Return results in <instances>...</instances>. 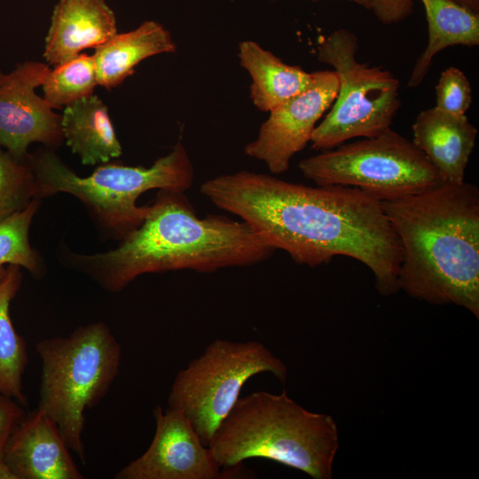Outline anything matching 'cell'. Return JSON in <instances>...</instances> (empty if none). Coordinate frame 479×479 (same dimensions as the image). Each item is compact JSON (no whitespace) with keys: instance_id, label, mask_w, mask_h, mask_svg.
Segmentation results:
<instances>
[{"instance_id":"cell-1","label":"cell","mask_w":479,"mask_h":479,"mask_svg":"<svg viewBox=\"0 0 479 479\" xmlns=\"http://www.w3.org/2000/svg\"><path fill=\"white\" fill-rule=\"evenodd\" d=\"M200 192L296 263L313 268L348 256L373 271L381 294L400 290L399 240L381 201L358 188L311 187L242 170L204 182Z\"/></svg>"},{"instance_id":"cell-2","label":"cell","mask_w":479,"mask_h":479,"mask_svg":"<svg viewBox=\"0 0 479 479\" xmlns=\"http://www.w3.org/2000/svg\"><path fill=\"white\" fill-rule=\"evenodd\" d=\"M274 252L244 221L224 215L200 218L184 192L159 190L142 224L116 248L90 255L71 254L69 261L114 293L145 273L178 270L210 273L251 266Z\"/></svg>"},{"instance_id":"cell-3","label":"cell","mask_w":479,"mask_h":479,"mask_svg":"<svg viewBox=\"0 0 479 479\" xmlns=\"http://www.w3.org/2000/svg\"><path fill=\"white\" fill-rule=\"evenodd\" d=\"M402 248L399 288L434 304L479 317V189L444 182L381 201Z\"/></svg>"},{"instance_id":"cell-4","label":"cell","mask_w":479,"mask_h":479,"mask_svg":"<svg viewBox=\"0 0 479 479\" xmlns=\"http://www.w3.org/2000/svg\"><path fill=\"white\" fill-rule=\"evenodd\" d=\"M338 446L334 418L304 409L286 390L240 397L208 444L215 459L224 468L250 458H263L301 470L313 479L333 477Z\"/></svg>"},{"instance_id":"cell-5","label":"cell","mask_w":479,"mask_h":479,"mask_svg":"<svg viewBox=\"0 0 479 479\" xmlns=\"http://www.w3.org/2000/svg\"><path fill=\"white\" fill-rule=\"evenodd\" d=\"M27 160L38 199L72 194L104 230L120 240L140 226L148 214L149 205L137 206L142 193L153 189L184 192L193 182V167L180 141L149 168L106 162L88 177L75 174L51 150L29 154Z\"/></svg>"},{"instance_id":"cell-6","label":"cell","mask_w":479,"mask_h":479,"mask_svg":"<svg viewBox=\"0 0 479 479\" xmlns=\"http://www.w3.org/2000/svg\"><path fill=\"white\" fill-rule=\"evenodd\" d=\"M38 409L58 426L69 450L85 463L84 412L97 406L120 370L122 349L102 322L77 327L67 337L41 340Z\"/></svg>"},{"instance_id":"cell-7","label":"cell","mask_w":479,"mask_h":479,"mask_svg":"<svg viewBox=\"0 0 479 479\" xmlns=\"http://www.w3.org/2000/svg\"><path fill=\"white\" fill-rule=\"evenodd\" d=\"M357 49L356 35L345 28L332 32L318 46V59L333 67L339 90L331 110L311 135L315 150L381 135L390 129L401 106L398 79L386 69L359 62Z\"/></svg>"},{"instance_id":"cell-8","label":"cell","mask_w":479,"mask_h":479,"mask_svg":"<svg viewBox=\"0 0 479 479\" xmlns=\"http://www.w3.org/2000/svg\"><path fill=\"white\" fill-rule=\"evenodd\" d=\"M299 169L317 185L358 188L380 201L420 193L444 183L413 142L391 128L303 159Z\"/></svg>"},{"instance_id":"cell-9","label":"cell","mask_w":479,"mask_h":479,"mask_svg":"<svg viewBox=\"0 0 479 479\" xmlns=\"http://www.w3.org/2000/svg\"><path fill=\"white\" fill-rule=\"evenodd\" d=\"M271 373L287 379L284 362L262 342L216 339L176 375L168 397L169 408L183 412L205 445L253 376Z\"/></svg>"},{"instance_id":"cell-10","label":"cell","mask_w":479,"mask_h":479,"mask_svg":"<svg viewBox=\"0 0 479 479\" xmlns=\"http://www.w3.org/2000/svg\"><path fill=\"white\" fill-rule=\"evenodd\" d=\"M156 429L148 449L123 467L116 479H221L247 475L242 464L224 468L215 459L185 414L153 410Z\"/></svg>"},{"instance_id":"cell-11","label":"cell","mask_w":479,"mask_h":479,"mask_svg":"<svg viewBox=\"0 0 479 479\" xmlns=\"http://www.w3.org/2000/svg\"><path fill=\"white\" fill-rule=\"evenodd\" d=\"M339 90L334 70L314 72L310 86L271 110L255 140L245 146L247 156L263 161L272 174L289 169L294 155L310 141L317 123Z\"/></svg>"},{"instance_id":"cell-12","label":"cell","mask_w":479,"mask_h":479,"mask_svg":"<svg viewBox=\"0 0 479 479\" xmlns=\"http://www.w3.org/2000/svg\"><path fill=\"white\" fill-rule=\"evenodd\" d=\"M51 71L36 61L19 64L8 74L0 70V146L20 159H27L32 143L54 147L64 139L61 115L35 93Z\"/></svg>"},{"instance_id":"cell-13","label":"cell","mask_w":479,"mask_h":479,"mask_svg":"<svg viewBox=\"0 0 479 479\" xmlns=\"http://www.w3.org/2000/svg\"><path fill=\"white\" fill-rule=\"evenodd\" d=\"M4 459L16 479H82L57 424L42 410L27 414L10 436Z\"/></svg>"},{"instance_id":"cell-14","label":"cell","mask_w":479,"mask_h":479,"mask_svg":"<svg viewBox=\"0 0 479 479\" xmlns=\"http://www.w3.org/2000/svg\"><path fill=\"white\" fill-rule=\"evenodd\" d=\"M117 34L116 18L105 0H59L45 37L44 59L61 65Z\"/></svg>"},{"instance_id":"cell-15","label":"cell","mask_w":479,"mask_h":479,"mask_svg":"<svg viewBox=\"0 0 479 479\" xmlns=\"http://www.w3.org/2000/svg\"><path fill=\"white\" fill-rule=\"evenodd\" d=\"M477 133L465 114H452L434 106L421 111L416 117L412 141L444 182L461 183Z\"/></svg>"},{"instance_id":"cell-16","label":"cell","mask_w":479,"mask_h":479,"mask_svg":"<svg viewBox=\"0 0 479 479\" xmlns=\"http://www.w3.org/2000/svg\"><path fill=\"white\" fill-rule=\"evenodd\" d=\"M175 51L169 32L153 20H146L134 30L117 33L95 48L92 56L98 84L111 90L133 75L135 67L145 59Z\"/></svg>"},{"instance_id":"cell-17","label":"cell","mask_w":479,"mask_h":479,"mask_svg":"<svg viewBox=\"0 0 479 479\" xmlns=\"http://www.w3.org/2000/svg\"><path fill=\"white\" fill-rule=\"evenodd\" d=\"M60 124L67 145L83 165L106 163L122 154L108 109L97 95L66 106Z\"/></svg>"},{"instance_id":"cell-18","label":"cell","mask_w":479,"mask_h":479,"mask_svg":"<svg viewBox=\"0 0 479 479\" xmlns=\"http://www.w3.org/2000/svg\"><path fill=\"white\" fill-rule=\"evenodd\" d=\"M241 67L250 75V98L263 112L300 94L313 82L314 72L308 73L300 67L286 64L255 42L247 40L239 45Z\"/></svg>"},{"instance_id":"cell-19","label":"cell","mask_w":479,"mask_h":479,"mask_svg":"<svg viewBox=\"0 0 479 479\" xmlns=\"http://www.w3.org/2000/svg\"><path fill=\"white\" fill-rule=\"evenodd\" d=\"M428 27L427 47L411 73L408 87L419 86L426 77L434 57L445 48L479 44V13L452 0H420Z\"/></svg>"},{"instance_id":"cell-20","label":"cell","mask_w":479,"mask_h":479,"mask_svg":"<svg viewBox=\"0 0 479 479\" xmlns=\"http://www.w3.org/2000/svg\"><path fill=\"white\" fill-rule=\"evenodd\" d=\"M21 282L22 273L18 265H7L0 276V393L27 407L22 387L28 363L27 344L14 329L10 317V304Z\"/></svg>"},{"instance_id":"cell-21","label":"cell","mask_w":479,"mask_h":479,"mask_svg":"<svg viewBox=\"0 0 479 479\" xmlns=\"http://www.w3.org/2000/svg\"><path fill=\"white\" fill-rule=\"evenodd\" d=\"M98 85L93 56L79 54L56 66L42 85L43 98L54 108L68 106L93 94Z\"/></svg>"},{"instance_id":"cell-22","label":"cell","mask_w":479,"mask_h":479,"mask_svg":"<svg viewBox=\"0 0 479 479\" xmlns=\"http://www.w3.org/2000/svg\"><path fill=\"white\" fill-rule=\"evenodd\" d=\"M39 203V199H34L24 209L0 222V276L9 264L41 275L40 257L29 243V228Z\"/></svg>"},{"instance_id":"cell-23","label":"cell","mask_w":479,"mask_h":479,"mask_svg":"<svg viewBox=\"0 0 479 479\" xmlns=\"http://www.w3.org/2000/svg\"><path fill=\"white\" fill-rule=\"evenodd\" d=\"M34 199H38V189L28 160L0 146V222L24 209Z\"/></svg>"},{"instance_id":"cell-24","label":"cell","mask_w":479,"mask_h":479,"mask_svg":"<svg viewBox=\"0 0 479 479\" xmlns=\"http://www.w3.org/2000/svg\"><path fill=\"white\" fill-rule=\"evenodd\" d=\"M436 107L452 114L464 115L472 103L470 82L460 69L446 68L436 86Z\"/></svg>"},{"instance_id":"cell-25","label":"cell","mask_w":479,"mask_h":479,"mask_svg":"<svg viewBox=\"0 0 479 479\" xmlns=\"http://www.w3.org/2000/svg\"><path fill=\"white\" fill-rule=\"evenodd\" d=\"M24 408L15 399L0 393V458H4L10 436L27 415Z\"/></svg>"},{"instance_id":"cell-26","label":"cell","mask_w":479,"mask_h":479,"mask_svg":"<svg viewBox=\"0 0 479 479\" xmlns=\"http://www.w3.org/2000/svg\"><path fill=\"white\" fill-rule=\"evenodd\" d=\"M370 10L383 24H394L412 14L413 0H371Z\"/></svg>"},{"instance_id":"cell-27","label":"cell","mask_w":479,"mask_h":479,"mask_svg":"<svg viewBox=\"0 0 479 479\" xmlns=\"http://www.w3.org/2000/svg\"><path fill=\"white\" fill-rule=\"evenodd\" d=\"M0 479H16L4 458H0Z\"/></svg>"},{"instance_id":"cell-28","label":"cell","mask_w":479,"mask_h":479,"mask_svg":"<svg viewBox=\"0 0 479 479\" xmlns=\"http://www.w3.org/2000/svg\"><path fill=\"white\" fill-rule=\"evenodd\" d=\"M467 9L479 13V0H452Z\"/></svg>"},{"instance_id":"cell-29","label":"cell","mask_w":479,"mask_h":479,"mask_svg":"<svg viewBox=\"0 0 479 479\" xmlns=\"http://www.w3.org/2000/svg\"><path fill=\"white\" fill-rule=\"evenodd\" d=\"M310 1L317 2V1H319V0H310ZM347 1L355 3V4H357L360 5V6H363L365 8L370 10L371 0H347Z\"/></svg>"}]
</instances>
